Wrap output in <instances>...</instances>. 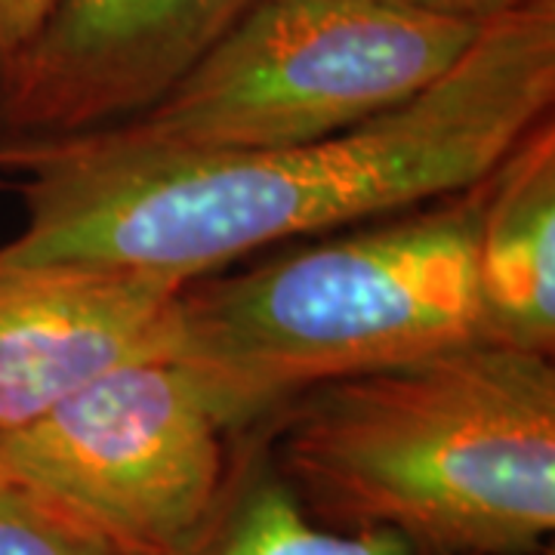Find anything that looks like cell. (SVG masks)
Segmentation results:
<instances>
[{
  "instance_id": "52a82bcc",
  "label": "cell",
  "mask_w": 555,
  "mask_h": 555,
  "mask_svg": "<svg viewBox=\"0 0 555 555\" xmlns=\"http://www.w3.org/2000/svg\"><path fill=\"white\" fill-rule=\"evenodd\" d=\"M182 287L155 272L20 257L0 244V433L120 364L173 358Z\"/></svg>"
},
{
  "instance_id": "9c48e42d",
  "label": "cell",
  "mask_w": 555,
  "mask_h": 555,
  "mask_svg": "<svg viewBox=\"0 0 555 555\" xmlns=\"http://www.w3.org/2000/svg\"><path fill=\"white\" fill-rule=\"evenodd\" d=\"M192 555H416L408 540L377 528H331L306 513L278 476L266 436H247L222 513Z\"/></svg>"
},
{
  "instance_id": "8992f818",
  "label": "cell",
  "mask_w": 555,
  "mask_h": 555,
  "mask_svg": "<svg viewBox=\"0 0 555 555\" xmlns=\"http://www.w3.org/2000/svg\"><path fill=\"white\" fill-rule=\"evenodd\" d=\"M259 0H53L0 68V152L120 127L155 108Z\"/></svg>"
},
{
  "instance_id": "5bb4252c",
  "label": "cell",
  "mask_w": 555,
  "mask_h": 555,
  "mask_svg": "<svg viewBox=\"0 0 555 555\" xmlns=\"http://www.w3.org/2000/svg\"><path fill=\"white\" fill-rule=\"evenodd\" d=\"M7 185V173H3V167H0V189Z\"/></svg>"
},
{
  "instance_id": "30bf717a",
  "label": "cell",
  "mask_w": 555,
  "mask_h": 555,
  "mask_svg": "<svg viewBox=\"0 0 555 555\" xmlns=\"http://www.w3.org/2000/svg\"><path fill=\"white\" fill-rule=\"evenodd\" d=\"M0 555H120L28 488L0 456Z\"/></svg>"
},
{
  "instance_id": "277c9868",
  "label": "cell",
  "mask_w": 555,
  "mask_h": 555,
  "mask_svg": "<svg viewBox=\"0 0 555 555\" xmlns=\"http://www.w3.org/2000/svg\"><path fill=\"white\" fill-rule=\"evenodd\" d=\"M478 28L377 0H259L155 108L68 142L229 155L337 137L429 87Z\"/></svg>"
},
{
  "instance_id": "5b68a950",
  "label": "cell",
  "mask_w": 555,
  "mask_h": 555,
  "mask_svg": "<svg viewBox=\"0 0 555 555\" xmlns=\"http://www.w3.org/2000/svg\"><path fill=\"white\" fill-rule=\"evenodd\" d=\"M235 436L170 358L120 364L20 429L0 456L120 555H192L238 476Z\"/></svg>"
},
{
  "instance_id": "3957f363",
  "label": "cell",
  "mask_w": 555,
  "mask_h": 555,
  "mask_svg": "<svg viewBox=\"0 0 555 555\" xmlns=\"http://www.w3.org/2000/svg\"><path fill=\"white\" fill-rule=\"evenodd\" d=\"M485 179L235 275L189 281L170 361L235 436H254L318 386L476 346Z\"/></svg>"
},
{
  "instance_id": "7a4b0ae2",
  "label": "cell",
  "mask_w": 555,
  "mask_h": 555,
  "mask_svg": "<svg viewBox=\"0 0 555 555\" xmlns=\"http://www.w3.org/2000/svg\"><path fill=\"white\" fill-rule=\"evenodd\" d=\"M306 513L416 555H531L555 531V361L463 346L297 398L259 429Z\"/></svg>"
},
{
  "instance_id": "ba28073f",
  "label": "cell",
  "mask_w": 555,
  "mask_h": 555,
  "mask_svg": "<svg viewBox=\"0 0 555 555\" xmlns=\"http://www.w3.org/2000/svg\"><path fill=\"white\" fill-rule=\"evenodd\" d=\"M476 269L481 343L555 358V118L485 179Z\"/></svg>"
},
{
  "instance_id": "7c38bea8",
  "label": "cell",
  "mask_w": 555,
  "mask_h": 555,
  "mask_svg": "<svg viewBox=\"0 0 555 555\" xmlns=\"http://www.w3.org/2000/svg\"><path fill=\"white\" fill-rule=\"evenodd\" d=\"M377 3H389V7H401V10H414V13H433V16H448V20L485 25V22H491L500 13L518 7L521 0H377Z\"/></svg>"
},
{
  "instance_id": "6da1fadb",
  "label": "cell",
  "mask_w": 555,
  "mask_h": 555,
  "mask_svg": "<svg viewBox=\"0 0 555 555\" xmlns=\"http://www.w3.org/2000/svg\"><path fill=\"white\" fill-rule=\"evenodd\" d=\"M553 108L555 0H521L416 96L337 137L229 155H115L78 142L0 152L28 210L7 247L189 284L284 241L463 192Z\"/></svg>"
},
{
  "instance_id": "8fae6325",
  "label": "cell",
  "mask_w": 555,
  "mask_h": 555,
  "mask_svg": "<svg viewBox=\"0 0 555 555\" xmlns=\"http://www.w3.org/2000/svg\"><path fill=\"white\" fill-rule=\"evenodd\" d=\"M53 0H0V68L38 31Z\"/></svg>"
},
{
  "instance_id": "4fadbf2b",
  "label": "cell",
  "mask_w": 555,
  "mask_h": 555,
  "mask_svg": "<svg viewBox=\"0 0 555 555\" xmlns=\"http://www.w3.org/2000/svg\"><path fill=\"white\" fill-rule=\"evenodd\" d=\"M531 555H555V546L553 543H546L543 550H537V553H531Z\"/></svg>"
}]
</instances>
